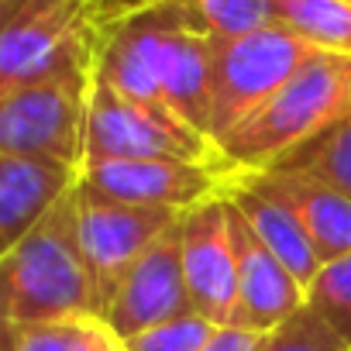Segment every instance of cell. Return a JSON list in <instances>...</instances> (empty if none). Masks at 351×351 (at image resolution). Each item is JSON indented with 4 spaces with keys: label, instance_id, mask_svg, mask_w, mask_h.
<instances>
[{
    "label": "cell",
    "instance_id": "obj_17",
    "mask_svg": "<svg viewBox=\"0 0 351 351\" xmlns=\"http://www.w3.org/2000/svg\"><path fill=\"white\" fill-rule=\"evenodd\" d=\"M0 351H124V341L100 320L80 317L0 334Z\"/></svg>",
    "mask_w": 351,
    "mask_h": 351
},
{
    "label": "cell",
    "instance_id": "obj_7",
    "mask_svg": "<svg viewBox=\"0 0 351 351\" xmlns=\"http://www.w3.org/2000/svg\"><path fill=\"white\" fill-rule=\"evenodd\" d=\"M110 158H183L221 165L217 145L183 117L158 104L131 100L93 80L86 104V141L83 165Z\"/></svg>",
    "mask_w": 351,
    "mask_h": 351
},
{
    "label": "cell",
    "instance_id": "obj_11",
    "mask_svg": "<svg viewBox=\"0 0 351 351\" xmlns=\"http://www.w3.org/2000/svg\"><path fill=\"white\" fill-rule=\"evenodd\" d=\"M183 313H193V306H190L183 262H180V231L172 228L124 276L110 306L104 310V324L121 341H128L148 327H158Z\"/></svg>",
    "mask_w": 351,
    "mask_h": 351
},
{
    "label": "cell",
    "instance_id": "obj_20",
    "mask_svg": "<svg viewBox=\"0 0 351 351\" xmlns=\"http://www.w3.org/2000/svg\"><path fill=\"white\" fill-rule=\"evenodd\" d=\"M186 4H190L197 25L214 42L245 38V35H255V32L276 25L272 0H186Z\"/></svg>",
    "mask_w": 351,
    "mask_h": 351
},
{
    "label": "cell",
    "instance_id": "obj_9",
    "mask_svg": "<svg viewBox=\"0 0 351 351\" xmlns=\"http://www.w3.org/2000/svg\"><path fill=\"white\" fill-rule=\"evenodd\" d=\"M224 180L228 172L221 165L183 158H110L80 169V183L107 200L134 207H165L176 214L221 197Z\"/></svg>",
    "mask_w": 351,
    "mask_h": 351
},
{
    "label": "cell",
    "instance_id": "obj_18",
    "mask_svg": "<svg viewBox=\"0 0 351 351\" xmlns=\"http://www.w3.org/2000/svg\"><path fill=\"white\" fill-rule=\"evenodd\" d=\"M279 169L306 172L351 200V110L344 117H337L327 131H320L313 141L296 148L289 158H282Z\"/></svg>",
    "mask_w": 351,
    "mask_h": 351
},
{
    "label": "cell",
    "instance_id": "obj_13",
    "mask_svg": "<svg viewBox=\"0 0 351 351\" xmlns=\"http://www.w3.org/2000/svg\"><path fill=\"white\" fill-rule=\"evenodd\" d=\"M221 197L248 221L255 238L293 272V279L306 293L310 279L320 269V258H317L300 217L293 214V207L262 180V172H231L224 180Z\"/></svg>",
    "mask_w": 351,
    "mask_h": 351
},
{
    "label": "cell",
    "instance_id": "obj_6",
    "mask_svg": "<svg viewBox=\"0 0 351 351\" xmlns=\"http://www.w3.org/2000/svg\"><path fill=\"white\" fill-rule=\"evenodd\" d=\"M93 69H69L0 93V155L83 169Z\"/></svg>",
    "mask_w": 351,
    "mask_h": 351
},
{
    "label": "cell",
    "instance_id": "obj_22",
    "mask_svg": "<svg viewBox=\"0 0 351 351\" xmlns=\"http://www.w3.org/2000/svg\"><path fill=\"white\" fill-rule=\"evenodd\" d=\"M217 327L200 313H183L124 341V351H200Z\"/></svg>",
    "mask_w": 351,
    "mask_h": 351
},
{
    "label": "cell",
    "instance_id": "obj_14",
    "mask_svg": "<svg viewBox=\"0 0 351 351\" xmlns=\"http://www.w3.org/2000/svg\"><path fill=\"white\" fill-rule=\"evenodd\" d=\"M76 183L80 169L73 165L0 155V258L25 241Z\"/></svg>",
    "mask_w": 351,
    "mask_h": 351
},
{
    "label": "cell",
    "instance_id": "obj_15",
    "mask_svg": "<svg viewBox=\"0 0 351 351\" xmlns=\"http://www.w3.org/2000/svg\"><path fill=\"white\" fill-rule=\"evenodd\" d=\"M262 180L293 207L320 265L351 255V200L296 169H265Z\"/></svg>",
    "mask_w": 351,
    "mask_h": 351
},
{
    "label": "cell",
    "instance_id": "obj_21",
    "mask_svg": "<svg viewBox=\"0 0 351 351\" xmlns=\"http://www.w3.org/2000/svg\"><path fill=\"white\" fill-rule=\"evenodd\" d=\"M258 351H348L344 341L306 306L286 317L276 330L262 334Z\"/></svg>",
    "mask_w": 351,
    "mask_h": 351
},
{
    "label": "cell",
    "instance_id": "obj_4",
    "mask_svg": "<svg viewBox=\"0 0 351 351\" xmlns=\"http://www.w3.org/2000/svg\"><path fill=\"white\" fill-rule=\"evenodd\" d=\"M110 0H25L0 32V93L69 69H93Z\"/></svg>",
    "mask_w": 351,
    "mask_h": 351
},
{
    "label": "cell",
    "instance_id": "obj_24",
    "mask_svg": "<svg viewBox=\"0 0 351 351\" xmlns=\"http://www.w3.org/2000/svg\"><path fill=\"white\" fill-rule=\"evenodd\" d=\"M21 4H25V0H0V32H4V25L21 11Z\"/></svg>",
    "mask_w": 351,
    "mask_h": 351
},
{
    "label": "cell",
    "instance_id": "obj_16",
    "mask_svg": "<svg viewBox=\"0 0 351 351\" xmlns=\"http://www.w3.org/2000/svg\"><path fill=\"white\" fill-rule=\"evenodd\" d=\"M272 14L310 49L351 56V0H272Z\"/></svg>",
    "mask_w": 351,
    "mask_h": 351
},
{
    "label": "cell",
    "instance_id": "obj_23",
    "mask_svg": "<svg viewBox=\"0 0 351 351\" xmlns=\"http://www.w3.org/2000/svg\"><path fill=\"white\" fill-rule=\"evenodd\" d=\"M258 344H262V334H252L241 327H217L200 351H258Z\"/></svg>",
    "mask_w": 351,
    "mask_h": 351
},
{
    "label": "cell",
    "instance_id": "obj_12",
    "mask_svg": "<svg viewBox=\"0 0 351 351\" xmlns=\"http://www.w3.org/2000/svg\"><path fill=\"white\" fill-rule=\"evenodd\" d=\"M228 224H231V245H234V265H238L234 327L252 330V334H269L303 306V286L255 238L248 221L231 204H228Z\"/></svg>",
    "mask_w": 351,
    "mask_h": 351
},
{
    "label": "cell",
    "instance_id": "obj_8",
    "mask_svg": "<svg viewBox=\"0 0 351 351\" xmlns=\"http://www.w3.org/2000/svg\"><path fill=\"white\" fill-rule=\"evenodd\" d=\"M180 214L165 207H134L121 200H107L80 183V210H76V231L80 248L93 279L97 310L104 320V310L110 306L117 286L134 269V262L165 234L176 228Z\"/></svg>",
    "mask_w": 351,
    "mask_h": 351
},
{
    "label": "cell",
    "instance_id": "obj_1",
    "mask_svg": "<svg viewBox=\"0 0 351 351\" xmlns=\"http://www.w3.org/2000/svg\"><path fill=\"white\" fill-rule=\"evenodd\" d=\"M210 59L214 38L186 0H110L93 80L131 100L158 104L207 134Z\"/></svg>",
    "mask_w": 351,
    "mask_h": 351
},
{
    "label": "cell",
    "instance_id": "obj_19",
    "mask_svg": "<svg viewBox=\"0 0 351 351\" xmlns=\"http://www.w3.org/2000/svg\"><path fill=\"white\" fill-rule=\"evenodd\" d=\"M303 306L317 313L351 351V255L324 262L303 293Z\"/></svg>",
    "mask_w": 351,
    "mask_h": 351
},
{
    "label": "cell",
    "instance_id": "obj_2",
    "mask_svg": "<svg viewBox=\"0 0 351 351\" xmlns=\"http://www.w3.org/2000/svg\"><path fill=\"white\" fill-rule=\"evenodd\" d=\"M80 183L42 224L0 258V334L38 324L100 317L76 231Z\"/></svg>",
    "mask_w": 351,
    "mask_h": 351
},
{
    "label": "cell",
    "instance_id": "obj_5",
    "mask_svg": "<svg viewBox=\"0 0 351 351\" xmlns=\"http://www.w3.org/2000/svg\"><path fill=\"white\" fill-rule=\"evenodd\" d=\"M317 49L300 42L293 32L269 25L245 38L214 42L210 59V117L207 134L221 145L238 131L258 107H265L310 59Z\"/></svg>",
    "mask_w": 351,
    "mask_h": 351
},
{
    "label": "cell",
    "instance_id": "obj_10",
    "mask_svg": "<svg viewBox=\"0 0 351 351\" xmlns=\"http://www.w3.org/2000/svg\"><path fill=\"white\" fill-rule=\"evenodd\" d=\"M180 262L193 313L214 327H234L238 306V265L228 224V200L214 197L180 214Z\"/></svg>",
    "mask_w": 351,
    "mask_h": 351
},
{
    "label": "cell",
    "instance_id": "obj_3",
    "mask_svg": "<svg viewBox=\"0 0 351 351\" xmlns=\"http://www.w3.org/2000/svg\"><path fill=\"white\" fill-rule=\"evenodd\" d=\"M351 110V56L317 52L217 152L224 172H265Z\"/></svg>",
    "mask_w": 351,
    "mask_h": 351
}]
</instances>
